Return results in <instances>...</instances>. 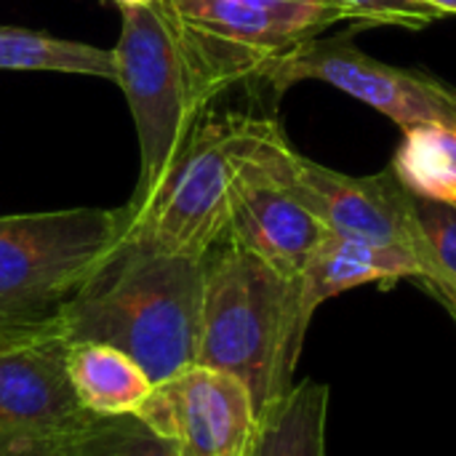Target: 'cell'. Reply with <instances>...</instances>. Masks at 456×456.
I'll return each instance as SVG.
<instances>
[{
  "label": "cell",
  "mask_w": 456,
  "mask_h": 456,
  "mask_svg": "<svg viewBox=\"0 0 456 456\" xmlns=\"http://www.w3.org/2000/svg\"><path fill=\"white\" fill-rule=\"evenodd\" d=\"M115 56L139 136V179L123 214H136L163 184L211 102L240 80H254L265 53L222 43L179 21L163 0L120 8Z\"/></svg>",
  "instance_id": "obj_1"
},
{
  "label": "cell",
  "mask_w": 456,
  "mask_h": 456,
  "mask_svg": "<svg viewBox=\"0 0 456 456\" xmlns=\"http://www.w3.org/2000/svg\"><path fill=\"white\" fill-rule=\"evenodd\" d=\"M203 286L206 259L123 240L61 307V334L118 347L158 385L198 363Z\"/></svg>",
  "instance_id": "obj_2"
},
{
  "label": "cell",
  "mask_w": 456,
  "mask_h": 456,
  "mask_svg": "<svg viewBox=\"0 0 456 456\" xmlns=\"http://www.w3.org/2000/svg\"><path fill=\"white\" fill-rule=\"evenodd\" d=\"M307 329L299 278L281 275L232 243L206 256L198 363L238 377L256 414L291 390Z\"/></svg>",
  "instance_id": "obj_3"
},
{
  "label": "cell",
  "mask_w": 456,
  "mask_h": 456,
  "mask_svg": "<svg viewBox=\"0 0 456 456\" xmlns=\"http://www.w3.org/2000/svg\"><path fill=\"white\" fill-rule=\"evenodd\" d=\"M256 115L206 112L158 192L131 216L123 240L206 259L227 238L230 208Z\"/></svg>",
  "instance_id": "obj_4"
},
{
  "label": "cell",
  "mask_w": 456,
  "mask_h": 456,
  "mask_svg": "<svg viewBox=\"0 0 456 456\" xmlns=\"http://www.w3.org/2000/svg\"><path fill=\"white\" fill-rule=\"evenodd\" d=\"M123 208L0 216V323H45L123 243Z\"/></svg>",
  "instance_id": "obj_5"
},
{
  "label": "cell",
  "mask_w": 456,
  "mask_h": 456,
  "mask_svg": "<svg viewBox=\"0 0 456 456\" xmlns=\"http://www.w3.org/2000/svg\"><path fill=\"white\" fill-rule=\"evenodd\" d=\"M254 80L267 83L275 94L299 80H323L387 115L403 131L422 123H456V88L422 69L379 61L347 35L310 37L273 53Z\"/></svg>",
  "instance_id": "obj_6"
},
{
  "label": "cell",
  "mask_w": 456,
  "mask_h": 456,
  "mask_svg": "<svg viewBox=\"0 0 456 456\" xmlns=\"http://www.w3.org/2000/svg\"><path fill=\"white\" fill-rule=\"evenodd\" d=\"M294 147L273 118H259L235 182L224 243H232L286 278H299L326 238L323 222L291 192Z\"/></svg>",
  "instance_id": "obj_7"
},
{
  "label": "cell",
  "mask_w": 456,
  "mask_h": 456,
  "mask_svg": "<svg viewBox=\"0 0 456 456\" xmlns=\"http://www.w3.org/2000/svg\"><path fill=\"white\" fill-rule=\"evenodd\" d=\"M134 417L179 456H248L259 425L248 387L203 363L158 382Z\"/></svg>",
  "instance_id": "obj_8"
},
{
  "label": "cell",
  "mask_w": 456,
  "mask_h": 456,
  "mask_svg": "<svg viewBox=\"0 0 456 456\" xmlns=\"http://www.w3.org/2000/svg\"><path fill=\"white\" fill-rule=\"evenodd\" d=\"M289 187L329 232L406 248L425 265L430 275L428 289L436 294L444 286L414 216L411 192L401 184L393 166L371 176H347L297 152Z\"/></svg>",
  "instance_id": "obj_9"
},
{
  "label": "cell",
  "mask_w": 456,
  "mask_h": 456,
  "mask_svg": "<svg viewBox=\"0 0 456 456\" xmlns=\"http://www.w3.org/2000/svg\"><path fill=\"white\" fill-rule=\"evenodd\" d=\"M94 419L72 390L61 323L0 353V436L72 438Z\"/></svg>",
  "instance_id": "obj_10"
},
{
  "label": "cell",
  "mask_w": 456,
  "mask_h": 456,
  "mask_svg": "<svg viewBox=\"0 0 456 456\" xmlns=\"http://www.w3.org/2000/svg\"><path fill=\"white\" fill-rule=\"evenodd\" d=\"M406 278L419 281L425 286L430 281L425 265L411 251L326 232V238L313 251L305 273L299 275L302 313L307 321H313L315 310L323 302L345 291H353L366 283L390 286Z\"/></svg>",
  "instance_id": "obj_11"
},
{
  "label": "cell",
  "mask_w": 456,
  "mask_h": 456,
  "mask_svg": "<svg viewBox=\"0 0 456 456\" xmlns=\"http://www.w3.org/2000/svg\"><path fill=\"white\" fill-rule=\"evenodd\" d=\"M67 374L94 417L136 414L155 387L134 358L102 342H67Z\"/></svg>",
  "instance_id": "obj_12"
},
{
  "label": "cell",
  "mask_w": 456,
  "mask_h": 456,
  "mask_svg": "<svg viewBox=\"0 0 456 456\" xmlns=\"http://www.w3.org/2000/svg\"><path fill=\"white\" fill-rule=\"evenodd\" d=\"M329 387L313 379L291 385L259 414L248 456H326Z\"/></svg>",
  "instance_id": "obj_13"
},
{
  "label": "cell",
  "mask_w": 456,
  "mask_h": 456,
  "mask_svg": "<svg viewBox=\"0 0 456 456\" xmlns=\"http://www.w3.org/2000/svg\"><path fill=\"white\" fill-rule=\"evenodd\" d=\"M187 27L222 43L240 45L265 56L281 53L297 40L270 11L251 0H163Z\"/></svg>",
  "instance_id": "obj_14"
},
{
  "label": "cell",
  "mask_w": 456,
  "mask_h": 456,
  "mask_svg": "<svg viewBox=\"0 0 456 456\" xmlns=\"http://www.w3.org/2000/svg\"><path fill=\"white\" fill-rule=\"evenodd\" d=\"M0 69L67 72L115 80V56L112 48L107 51L37 29L0 27Z\"/></svg>",
  "instance_id": "obj_15"
},
{
  "label": "cell",
  "mask_w": 456,
  "mask_h": 456,
  "mask_svg": "<svg viewBox=\"0 0 456 456\" xmlns=\"http://www.w3.org/2000/svg\"><path fill=\"white\" fill-rule=\"evenodd\" d=\"M393 171L411 195L456 203V123L406 128Z\"/></svg>",
  "instance_id": "obj_16"
},
{
  "label": "cell",
  "mask_w": 456,
  "mask_h": 456,
  "mask_svg": "<svg viewBox=\"0 0 456 456\" xmlns=\"http://www.w3.org/2000/svg\"><path fill=\"white\" fill-rule=\"evenodd\" d=\"M67 456H179L139 417H96L67 441Z\"/></svg>",
  "instance_id": "obj_17"
},
{
  "label": "cell",
  "mask_w": 456,
  "mask_h": 456,
  "mask_svg": "<svg viewBox=\"0 0 456 456\" xmlns=\"http://www.w3.org/2000/svg\"><path fill=\"white\" fill-rule=\"evenodd\" d=\"M411 208L444 281L436 297L444 305L456 302V203L411 195Z\"/></svg>",
  "instance_id": "obj_18"
},
{
  "label": "cell",
  "mask_w": 456,
  "mask_h": 456,
  "mask_svg": "<svg viewBox=\"0 0 456 456\" xmlns=\"http://www.w3.org/2000/svg\"><path fill=\"white\" fill-rule=\"evenodd\" d=\"M358 24H385L403 29H425L444 13L422 0H331Z\"/></svg>",
  "instance_id": "obj_19"
},
{
  "label": "cell",
  "mask_w": 456,
  "mask_h": 456,
  "mask_svg": "<svg viewBox=\"0 0 456 456\" xmlns=\"http://www.w3.org/2000/svg\"><path fill=\"white\" fill-rule=\"evenodd\" d=\"M270 11L297 40L318 37L337 21H350L342 8L331 0H251Z\"/></svg>",
  "instance_id": "obj_20"
},
{
  "label": "cell",
  "mask_w": 456,
  "mask_h": 456,
  "mask_svg": "<svg viewBox=\"0 0 456 456\" xmlns=\"http://www.w3.org/2000/svg\"><path fill=\"white\" fill-rule=\"evenodd\" d=\"M67 441L56 436H0V456H67Z\"/></svg>",
  "instance_id": "obj_21"
},
{
  "label": "cell",
  "mask_w": 456,
  "mask_h": 456,
  "mask_svg": "<svg viewBox=\"0 0 456 456\" xmlns=\"http://www.w3.org/2000/svg\"><path fill=\"white\" fill-rule=\"evenodd\" d=\"M56 326H59V318L45 321V323H0V353L13 347V345H21L32 337H40Z\"/></svg>",
  "instance_id": "obj_22"
},
{
  "label": "cell",
  "mask_w": 456,
  "mask_h": 456,
  "mask_svg": "<svg viewBox=\"0 0 456 456\" xmlns=\"http://www.w3.org/2000/svg\"><path fill=\"white\" fill-rule=\"evenodd\" d=\"M422 3H428V5H433V8H438L444 16H446V13H456V0H422Z\"/></svg>",
  "instance_id": "obj_23"
},
{
  "label": "cell",
  "mask_w": 456,
  "mask_h": 456,
  "mask_svg": "<svg viewBox=\"0 0 456 456\" xmlns=\"http://www.w3.org/2000/svg\"><path fill=\"white\" fill-rule=\"evenodd\" d=\"M118 8H144V5H152L158 0H112Z\"/></svg>",
  "instance_id": "obj_24"
},
{
  "label": "cell",
  "mask_w": 456,
  "mask_h": 456,
  "mask_svg": "<svg viewBox=\"0 0 456 456\" xmlns=\"http://www.w3.org/2000/svg\"><path fill=\"white\" fill-rule=\"evenodd\" d=\"M446 310L452 313V318H454V323H456V302H446Z\"/></svg>",
  "instance_id": "obj_25"
}]
</instances>
